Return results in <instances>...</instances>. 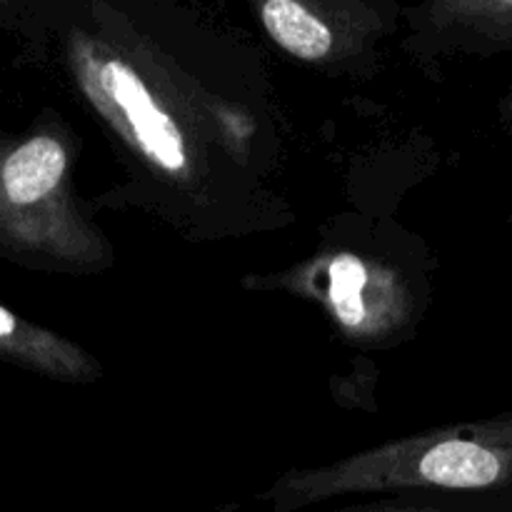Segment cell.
<instances>
[{
	"mask_svg": "<svg viewBox=\"0 0 512 512\" xmlns=\"http://www.w3.org/2000/svg\"><path fill=\"white\" fill-rule=\"evenodd\" d=\"M512 488V410L390 440L365 453L290 470L258 495L273 512H295L350 495H480Z\"/></svg>",
	"mask_w": 512,
	"mask_h": 512,
	"instance_id": "1",
	"label": "cell"
},
{
	"mask_svg": "<svg viewBox=\"0 0 512 512\" xmlns=\"http://www.w3.org/2000/svg\"><path fill=\"white\" fill-rule=\"evenodd\" d=\"M68 148L48 130L0 138V245L10 253L93 255V230L80 228L65 198Z\"/></svg>",
	"mask_w": 512,
	"mask_h": 512,
	"instance_id": "2",
	"label": "cell"
},
{
	"mask_svg": "<svg viewBox=\"0 0 512 512\" xmlns=\"http://www.w3.org/2000/svg\"><path fill=\"white\" fill-rule=\"evenodd\" d=\"M83 80L93 103L115 118L118 128L130 135L140 153L153 160L163 173H183L185 145L173 118L160 108L143 85V80L118 58L90 65Z\"/></svg>",
	"mask_w": 512,
	"mask_h": 512,
	"instance_id": "3",
	"label": "cell"
},
{
	"mask_svg": "<svg viewBox=\"0 0 512 512\" xmlns=\"http://www.w3.org/2000/svg\"><path fill=\"white\" fill-rule=\"evenodd\" d=\"M410 15L408 45L420 60L493 58L512 50V0H435Z\"/></svg>",
	"mask_w": 512,
	"mask_h": 512,
	"instance_id": "4",
	"label": "cell"
},
{
	"mask_svg": "<svg viewBox=\"0 0 512 512\" xmlns=\"http://www.w3.org/2000/svg\"><path fill=\"white\" fill-rule=\"evenodd\" d=\"M338 5L305 3V0H268L258 8L260 25L283 53L300 63L320 65L338 60L353 40L350 23L333 25Z\"/></svg>",
	"mask_w": 512,
	"mask_h": 512,
	"instance_id": "5",
	"label": "cell"
},
{
	"mask_svg": "<svg viewBox=\"0 0 512 512\" xmlns=\"http://www.w3.org/2000/svg\"><path fill=\"white\" fill-rule=\"evenodd\" d=\"M0 358L60 383H93L103 368L80 345L0 305Z\"/></svg>",
	"mask_w": 512,
	"mask_h": 512,
	"instance_id": "6",
	"label": "cell"
},
{
	"mask_svg": "<svg viewBox=\"0 0 512 512\" xmlns=\"http://www.w3.org/2000/svg\"><path fill=\"white\" fill-rule=\"evenodd\" d=\"M458 495H438V493H403V495H383L370 503L350 505L338 512H453Z\"/></svg>",
	"mask_w": 512,
	"mask_h": 512,
	"instance_id": "7",
	"label": "cell"
},
{
	"mask_svg": "<svg viewBox=\"0 0 512 512\" xmlns=\"http://www.w3.org/2000/svg\"><path fill=\"white\" fill-rule=\"evenodd\" d=\"M453 512H512V488L480 495H458Z\"/></svg>",
	"mask_w": 512,
	"mask_h": 512,
	"instance_id": "8",
	"label": "cell"
},
{
	"mask_svg": "<svg viewBox=\"0 0 512 512\" xmlns=\"http://www.w3.org/2000/svg\"><path fill=\"white\" fill-rule=\"evenodd\" d=\"M498 123L503 128V133L512 138V88L500 98L498 103Z\"/></svg>",
	"mask_w": 512,
	"mask_h": 512,
	"instance_id": "9",
	"label": "cell"
},
{
	"mask_svg": "<svg viewBox=\"0 0 512 512\" xmlns=\"http://www.w3.org/2000/svg\"><path fill=\"white\" fill-rule=\"evenodd\" d=\"M508 228H510V233H512V208H510V215H508Z\"/></svg>",
	"mask_w": 512,
	"mask_h": 512,
	"instance_id": "10",
	"label": "cell"
}]
</instances>
